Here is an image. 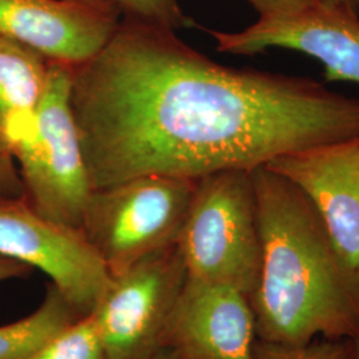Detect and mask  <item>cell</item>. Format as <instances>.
Returning <instances> with one entry per match:
<instances>
[{
	"label": "cell",
	"mask_w": 359,
	"mask_h": 359,
	"mask_svg": "<svg viewBox=\"0 0 359 359\" xmlns=\"http://www.w3.org/2000/svg\"><path fill=\"white\" fill-rule=\"evenodd\" d=\"M177 246L188 277L250 297L261 269L252 170L228 169L197 180Z\"/></svg>",
	"instance_id": "3"
},
{
	"label": "cell",
	"mask_w": 359,
	"mask_h": 359,
	"mask_svg": "<svg viewBox=\"0 0 359 359\" xmlns=\"http://www.w3.org/2000/svg\"><path fill=\"white\" fill-rule=\"evenodd\" d=\"M0 256L46 273L80 317L90 316L111 283L81 229L43 216L23 196L0 200Z\"/></svg>",
	"instance_id": "7"
},
{
	"label": "cell",
	"mask_w": 359,
	"mask_h": 359,
	"mask_svg": "<svg viewBox=\"0 0 359 359\" xmlns=\"http://www.w3.org/2000/svg\"><path fill=\"white\" fill-rule=\"evenodd\" d=\"M256 359H351V339H316L308 345H280L257 339Z\"/></svg>",
	"instance_id": "15"
},
{
	"label": "cell",
	"mask_w": 359,
	"mask_h": 359,
	"mask_svg": "<svg viewBox=\"0 0 359 359\" xmlns=\"http://www.w3.org/2000/svg\"><path fill=\"white\" fill-rule=\"evenodd\" d=\"M114 3L127 19L164 27L175 32L193 26L177 0H114Z\"/></svg>",
	"instance_id": "16"
},
{
	"label": "cell",
	"mask_w": 359,
	"mask_h": 359,
	"mask_svg": "<svg viewBox=\"0 0 359 359\" xmlns=\"http://www.w3.org/2000/svg\"><path fill=\"white\" fill-rule=\"evenodd\" d=\"M34 271V268L16 261L8 257L0 256V283L13 280V278H26Z\"/></svg>",
	"instance_id": "19"
},
{
	"label": "cell",
	"mask_w": 359,
	"mask_h": 359,
	"mask_svg": "<svg viewBox=\"0 0 359 359\" xmlns=\"http://www.w3.org/2000/svg\"><path fill=\"white\" fill-rule=\"evenodd\" d=\"M71 104L93 189L253 170L359 136V99L305 77L218 65L175 31L127 18L72 69Z\"/></svg>",
	"instance_id": "1"
},
{
	"label": "cell",
	"mask_w": 359,
	"mask_h": 359,
	"mask_svg": "<svg viewBox=\"0 0 359 359\" xmlns=\"http://www.w3.org/2000/svg\"><path fill=\"white\" fill-rule=\"evenodd\" d=\"M196 184L151 175L92 191L81 231L111 276L177 244Z\"/></svg>",
	"instance_id": "4"
},
{
	"label": "cell",
	"mask_w": 359,
	"mask_h": 359,
	"mask_svg": "<svg viewBox=\"0 0 359 359\" xmlns=\"http://www.w3.org/2000/svg\"><path fill=\"white\" fill-rule=\"evenodd\" d=\"M351 359H359V335L351 339Z\"/></svg>",
	"instance_id": "23"
},
{
	"label": "cell",
	"mask_w": 359,
	"mask_h": 359,
	"mask_svg": "<svg viewBox=\"0 0 359 359\" xmlns=\"http://www.w3.org/2000/svg\"><path fill=\"white\" fill-rule=\"evenodd\" d=\"M257 339L249 295L187 277L169 316L161 348L180 359H256Z\"/></svg>",
	"instance_id": "10"
},
{
	"label": "cell",
	"mask_w": 359,
	"mask_h": 359,
	"mask_svg": "<svg viewBox=\"0 0 359 359\" xmlns=\"http://www.w3.org/2000/svg\"><path fill=\"white\" fill-rule=\"evenodd\" d=\"M218 52L256 55L269 48L309 55L325 67L329 81L359 84V16L323 6L320 1L302 11L259 16L240 32L206 29Z\"/></svg>",
	"instance_id": "8"
},
{
	"label": "cell",
	"mask_w": 359,
	"mask_h": 359,
	"mask_svg": "<svg viewBox=\"0 0 359 359\" xmlns=\"http://www.w3.org/2000/svg\"><path fill=\"white\" fill-rule=\"evenodd\" d=\"M72 69L48 63L35 127L13 158L27 203L46 217L81 229L93 188L71 104Z\"/></svg>",
	"instance_id": "5"
},
{
	"label": "cell",
	"mask_w": 359,
	"mask_h": 359,
	"mask_svg": "<svg viewBox=\"0 0 359 359\" xmlns=\"http://www.w3.org/2000/svg\"><path fill=\"white\" fill-rule=\"evenodd\" d=\"M261 269L249 297L257 337L280 345L359 335V281L294 184L268 167L252 170Z\"/></svg>",
	"instance_id": "2"
},
{
	"label": "cell",
	"mask_w": 359,
	"mask_h": 359,
	"mask_svg": "<svg viewBox=\"0 0 359 359\" xmlns=\"http://www.w3.org/2000/svg\"><path fill=\"white\" fill-rule=\"evenodd\" d=\"M77 1L87 3V4H90V6L99 7V8H103V10H115V11H118V8L116 7L114 0H77ZM118 13H120V11H118Z\"/></svg>",
	"instance_id": "21"
},
{
	"label": "cell",
	"mask_w": 359,
	"mask_h": 359,
	"mask_svg": "<svg viewBox=\"0 0 359 359\" xmlns=\"http://www.w3.org/2000/svg\"><path fill=\"white\" fill-rule=\"evenodd\" d=\"M83 317L50 283L43 302L32 314L0 326V359H23Z\"/></svg>",
	"instance_id": "13"
},
{
	"label": "cell",
	"mask_w": 359,
	"mask_h": 359,
	"mask_svg": "<svg viewBox=\"0 0 359 359\" xmlns=\"http://www.w3.org/2000/svg\"><path fill=\"white\" fill-rule=\"evenodd\" d=\"M177 244L144 257L111 283L90 313L105 359H149L161 350L169 316L187 281Z\"/></svg>",
	"instance_id": "6"
},
{
	"label": "cell",
	"mask_w": 359,
	"mask_h": 359,
	"mask_svg": "<svg viewBox=\"0 0 359 359\" xmlns=\"http://www.w3.org/2000/svg\"><path fill=\"white\" fill-rule=\"evenodd\" d=\"M323 6L355 13L359 16V0H318Z\"/></svg>",
	"instance_id": "20"
},
{
	"label": "cell",
	"mask_w": 359,
	"mask_h": 359,
	"mask_svg": "<svg viewBox=\"0 0 359 359\" xmlns=\"http://www.w3.org/2000/svg\"><path fill=\"white\" fill-rule=\"evenodd\" d=\"M23 359H105V355L96 323L90 314Z\"/></svg>",
	"instance_id": "14"
},
{
	"label": "cell",
	"mask_w": 359,
	"mask_h": 359,
	"mask_svg": "<svg viewBox=\"0 0 359 359\" xmlns=\"http://www.w3.org/2000/svg\"><path fill=\"white\" fill-rule=\"evenodd\" d=\"M118 15L77 0H0V36L76 68L102 51Z\"/></svg>",
	"instance_id": "11"
},
{
	"label": "cell",
	"mask_w": 359,
	"mask_h": 359,
	"mask_svg": "<svg viewBox=\"0 0 359 359\" xmlns=\"http://www.w3.org/2000/svg\"><path fill=\"white\" fill-rule=\"evenodd\" d=\"M259 16H277L298 13L318 3V0H248Z\"/></svg>",
	"instance_id": "18"
},
{
	"label": "cell",
	"mask_w": 359,
	"mask_h": 359,
	"mask_svg": "<svg viewBox=\"0 0 359 359\" xmlns=\"http://www.w3.org/2000/svg\"><path fill=\"white\" fill-rule=\"evenodd\" d=\"M265 167L304 193L359 281V136L283 154Z\"/></svg>",
	"instance_id": "9"
},
{
	"label": "cell",
	"mask_w": 359,
	"mask_h": 359,
	"mask_svg": "<svg viewBox=\"0 0 359 359\" xmlns=\"http://www.w3.org/2000/svg\"><path fill=\"white\" fill-rule=\"evenodd\" d=\"M15 158L0 154V200L23 196V184Z\"/></svg>",
	"instance_id": "17"
},
{
	"label": "cell",
	"mask_w": 359,
	"mask_h": 359,
	"mask_svg": "<svg viewBox=\"0 0 359 359\" xmlns=\"http://www.w3.org/2000/svg\"><path fill=\"white\" fill-rule=\"evenodd\" d=\"M48 63L39 52L0 36V154L13 157L32 133Z\"/></svg>",
	"instance_id": "12"
},
{
	"label": "cell",
	"mask_w": 359,
	"mask_h": 359,
	"mask_svg": "<svg viewBox=\"0 0 359 359\" xmlns=\"http://www.w3.org/2000/svg\"><path fill=\"white\" fill-rule=\"evenodd\" d=\"M149 359H180L176 357L172 351H169L167 348H161L160 351H157L154 355H152Z\"/></svg>",
	"instance_id": "22"
}]
</instances>
